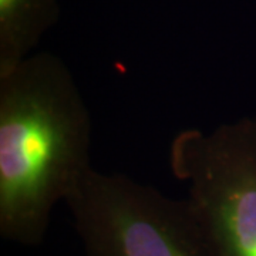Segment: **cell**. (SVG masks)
I'll use <instances>...</instances> for the list:
<instances>
[{"label":"cell","instance_id":"4","mask_svg":"<svg viewBox=\"0 0 256 256\" xmlns=\"http://www.w3.org/2000/svg\"><path fill=\"white\" fill-rule=\"evenodd\" d=\"M53 16V0H0V74L28 58Z\"/></svg>","mask_w":256,"mask_h":256},{"label":"cell","instance_id":"1","mask_svg":"<svg viewBox=\"0 0 256 256\" xmlns=\"http://www.w3.org/2000/svg\"><path fill=\"white\" fill-rule=\"evenodd\" d=\"M90 146V111L62 58L30 54L0 74L2 238L42 245L56 205L92 168Z\"/></svg>","mask_w":256,"mask_h":256},{"label":"cell","instance_id":"2","mask_svg":"<svg viewBox=\"0 0 256 256\" xmlns=\"http://www.w3.org/2000/svg\"><path fill=\"white\" fill-rule=\"evenodd\" d=\"M170 165L214 256H256V120L184 130Z\"/></svg>","mask_w":256,"mask_h":256},{"label":"cell","instance_id":"3","mask_svg":"<svg viewBox=\"0 0 256 256\" xmlns=\"http://www.w3.org/2000/svg\"><path fill=\"white\" fill-rule=\"evenodd\" d=\"M86 256H214L186 200L92 168L66 198Z\"/></svg>","mask_w":256,"mask_h":256}]
</instances>
